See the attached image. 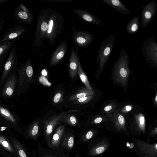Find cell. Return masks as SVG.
Listing matches in <instances>:
<instances>
[{"label": "cell", "instance_id": "cell-25", "mask_svg": "<svg viewBox=\"0 0 157 157\" xmlns=\"http://www.w3.org/2000/svg\"><path fill=\"white\" fill-rule=\"evenodd\" d=\"M72 11L79 18L88 23L97 25H100L102 24L101 20L84 10L73 9Z\"/></svg>", "mask_w": 157, "mask_h": 157}, {"label": "cell", "instance_id": "cell-8", "mask_svg": "<svg viewBox=\"0 0 157 157\" xmlns=\"http://www.w3.org/2000/svg\"><path fill=\"white\" fill-rule=\"evenodd\" d=\"M75 111H77L69 110L63 112L57 116L42 122V133L44 138L40 143L43 144L46 143L48 147L50 148V140L52 135L55 128L59 124L62 117L65 114Z\"/></svg>", "mask_w": 157, "mask_h": 157}, {"label": "cell", "instance_id": "cell-19", "mask_svg": "<svg viewBox=\"0 0 157 157\" xmlns=\"http://www.w3.org/2000/svg\"><path fill=\"white\" fill-rule=\"evenodd\" d=\"M42 132V122L37 119L28 126L24 132V135L25 137L37 141Z\"/></svg>", "mask_w": 157, "mask_h": 157}, {"label": "cell", "instance_id": "cell-37", "mask_svg": "<svg viewBox=\"0 0 157 157\" xmlns=\"http://www.w3.org/2000/svg\"><path fill=\"white\" fill-rule=\"evenodd\" d=\"M63 93L62 92H57L54 96L53 98V101L54 103H57L61 100L63 96Z\"/></svg>", "mask_w": 157, "mask_h": 157}, {"label": "cell", "instance_id": "cell-2", "mask_svg": "<svg viewBox=\"0 0 157 157\" xmlns=\"http://www.w3.org/2000/svg\"><path fill=\"white\" fill-rule=\"evenodd\" d=\"M64 24V20L62 15L51 8L48 29L45 37L50 44H53L57 37L61 33Z\"/></svg>", "mask_w": 157, "mask_h": 157}, {"label": "cell", "instance_id": "cell-18", "mask_svg": "<svg viewBox=\"0 0 157 157\" xmlns=\"http://www.w3.org/2000/svg\"><path fill=\"white\" fill-rule=\"evenodd\" d=\"M101 130L98 129L97 127L84 128L77 135L75 145H83L87 143L91 139L95 137Z\"/></svg>", "mask_w": 157, "mask_h": 157}, {"label": "cell", "instance_id": "cell-32", "mask_svg": "<svg viewBox=\"0 0 157 157\" xmlns=\"http://www.w3.org/2000/svg\"><path fill=\"white\" fill-rule=\"evenodd\" d=\"M78 74L81 80L85 85L86 87L90 90H93L88 81L87 77L83 71L81 67L80 59L79 60L78 62Z\"/></svg>", "mask_w": 157, "mask_h": 157}, {"label": "cell", "instance_id": "cell-41", "mask_svg": "<svg viewBox=\"0 0 157 157\" xmlns=\"http://www.w3.org/2000/svg\"><path fill=\"white\" fill-rule=\"evenodd\" d=\"M41 73L44 75H47L48 74L47 72L45 69H43L42 70Z\"/></svg>", "mask_w": 157, "mask_h": 157}, {"label": "cell", "instance_id": "cell-31", "mask_svg": "<svg viewBox=\"0 0 157 157\" xmlns=\"http://www.w3.org/2000/svg\"><path fill=\"white\" fill-rule=\"evenodd\" d=\"M93 90H90L86 88L78 90L75 94H73L70 97L69 100L72 101L75 100L93 95Z\"/></svg>", "mask_w": 157, "mask_h": 157}, {"label": "cell", "instance_id": "cell-39", "mask_svg": "<svg viewBox=\"0 0 157 157\" xmlns=\"http://www.w3.org/2000/svg\"><path fill=\"white\" fill-rule=\"evenodd\" d=\"M112 109V106L110 105H108L104 107V110L105 111L107 112L111 110Z\"/></svg>", "mask_w": 157, "mask_h": 157}, {"label": "cell", "instance_id": "cell-13", "mask_svg": "<svg viewBox=\"0 0 157 157\" xmlns=\"http://www.w3.org/2000/svg\"><path fill=\"white\" fill-rule=\"evenodd\" d=\"M157 9V4L154 1H151L144 5L141 14V28H145L152 20Z\"/></svg>", "mask_w": 157, "mask_h": 157}, {"label": "cell", "instance_id": "cell-14", "mask_svg": "<svg viewBox=\"0 0 157 157\" xmlns=\"http://www.w3.org/2000/svg\"><path fill=\"white\" fill-rule=\"evenodd\" d=\"M72 38L77 45L81 48H85L92 42L94 39V34L87 31L83 30H76L72 27Z\"/></svg>", "mask_w": 157, "mask_h": 157}, {"label": "cell", "instance_id": "cell-45", "mask_svg": "<svg viewBox=\"0 0 157 157\" xmlns=\"http://www.w3.org/2000/svg\"><path fill=\"white\" fill-rule=\"evenodd\" d=\"M155 101L156 103H157V95H156L155 98Z\"/></svg>", "mask_w": 157, "mask_h": 157}, {"label": "cell", "instance_id": "cell-27", "mask_svg": "<svg viewBox=\"0 0 157 157\" xmlns=\"http://www.w3.org/2000/svg\"><path fill=\"white\" fill-rule=\"evenodd\" d=\"M105 4L116 10L123 14H128L130 11L121 1L119 0H102Z\"/></svg>", "mask_w": 157, "mask_h": 157}, {"label": "cell", "instance_id": "cell-6", "mask_svg": "<svg viewBox=\"0 0 157 157\" xmlns=\"http://www.w3.org/2000/svg\"><path fill=\"white\" fill-rule=\"evenodd\" d=\"M17 89L18 92H24L30 84L33 77V70L31 62L29 59L22 64L19 67L18 71Z\"/></svg>", "mask_w": 157, "mask_h": 157}, {"label": "cell", "instance_id": "cell-12", "mask_svg": "<svg viewBox=\"0 0 157 157\" xmlns=\"http://www.w3.org/2000/svg\"><path fill=\"white\" fill-rule=\"evenodd\" d=\"M76 134L72 130L66 128L61 140L59 150L68 155L75 149Z\"/></svg>", "mask_w": 157, "mask_h": 157}, {"label": "cell", "instance_id": "cell-28", "mask_svg": "<svg viewBox=\"0 0 157 157\" xmlns=\"http://www.w3.org/2000/svg\"><path fill=\"white\" fill-rule=\"evenodd\" d=\"M0 114L9 121L15 129H17L20 132L18 128V122L14 115L7 109L0 105Z\"/></svg>", "mask_w": 157, "mask_h": 157}, {"label": "cell", "instance_id": "cell-46", "mask_svg": "<svg viewBox=\"0 0 157 157\" xmlns=\"http://www.w3.org/2000/svg\"><path fill=\"white\" fill-rule=\"evenodd\" d=\"M18 157V156H17V157Z\"/></svg>", "mask_w": 157, "mask_h": 157}, {"label": "cell", "instance_id": "cell-23", "mask_svg": "<svg viewBox=\"0 0 157 157\" xmlns=\"http://www.w3.org/2000/svg\"><path fill=\"white\" fill-rule=\"evenodd\" d=\"M75 45L76 52L74 48L72 47L69 64V74L72 79H74L78 74V62L80 59L78 52L77 45L76 44Z\"/></svg>", "mask_w": 157, "mask_h": 157}, {"label": "cell", "instance_id": "cell-24", "mask_svg": "<svg viewBox=\"0 0 157 157\" xmlns=\"http://www.w3.org/2000/svg\"><path fill=\"white\" fill-rule=\"evenodd\" d=\"M15 17L19 21L31 24L33 20V16L29 10L21 3L15 10Z\"/></svg>", "mask_w": 157, "mask_h": 157}, {"label": "cell", "instance_id": "cell-7", "mask_svg": "<svg viewBox=\"0 0 157 157\" xmlns=\"http://www.w3.org/2000/svg\"><path fill=\"white\" fill-rule=\"evenodd\" d=\"M133 149L139 157H157V142L133 138Z\"/></svg>", "mask_w": 157, "mask_h": 157}, {"label": "cell", "instance_id": "cell-33", "mask_svg": "<svg viewBox=\"0 0 157 157\" xmlns=\"http://www.w3.org/2000/svg\"><path fill=\"white\" fill-rule=\"evenodd\" d=\"M68 117V118H63L61 117L60 121L64 122L71 127L77 128L78 123L76 117L72 115H69Z\"/></svg>", "mask_w": 157, "mask_h": 157}, {"label": "cell", "instance_id": "cell-29", "mask_svg": "<svg viewBox=\"0 0 157 157\" xmlns=\"http://www.w3.org/2000/svg\"><path fill=\"white\" fill-rule=\"evenodd\" d=\"M140 26L139 17L135 16L129 21L126 26L125 29L128 33L134 34L138 32Z\"/></svg>", "mask_w": 157, "mask_h": 157}, {"label": "cell", "instance_id": "cell-21", "mask_svg": "<svg viewBox=\"0 0 157 157\" xmlns=\"http://www.w3.org/2000/svg\"><path fill=\"white\" fill-rule=\"evenodd\" d=\"M66 128L63 124L58 125L56 127L51 139L50 148L59 150L61 142Z\"/></svg>", "mask_w": 157, "mask_h": 157}, {"label": "cell", "instance_id": "cell-22", "mask_svg": "<svg viewBox=\"0 0 157 157\" xmlns=\"http://www.w3.org/2000/svg\"><path fill=\"white\" fill-rule=\"evenodd\" d=\"M37 149L38 157H71L62 150L43 147L41 143L38 144Z\"/></svg>", "mask_w": 157, "mask_h": 157}, {"label": "cell", "instance_id": "cell-38", "mask_svg": "<svg viewBox=\"0 0 157 157\" xmlns=\"http://www.w3.org/2000/svg\"><path fill=\"white\" fill-rule=\"evenodd\" d=\"M47 1H48L51 2H72L71 0H45Z\"/></svg>", "mask_w": 157, "mask_h": 157}, {"label": "cell", "instance_id": "cell-30", "mask_svg": "<svg viewBox=\"0 0 157 157\" xmlns=\"http://www.w3.org/2000/svg\"><path fill=\"white\" fill-rule=\"evenodd\" d=\"M10 136L16 150L18 156L28 157L26 150L21 143L12 135Z\"/></svg>", "mask_w": 157, "mask_h": 157}, {"label": "cell", "instance_id": "cell-20", "mask_svg": "<svg viewBox=\"0 0 157 157\" xmlns=\"http://www.w3.org/2000/svg\"><path fill=\"white\" fill-rule=\"evenodd\" d=\"M67 51V45L64 40L58 46L51 56L48 61L50 67L57 65L65 56Z\"/></svg>", "mask_w": 157, "mask_h": 157}, {"label": "cell", "instance_id": "cell-10", "mask_svg": "<svg viewBox=\"0 0 157 157\" xmlns=\"http://www.w3.org/2000/svg\"><path fill=\"white\" fill-rule=\"evenodd\" d=\"M106 129L114 133L123 134L128 137H131L128 130L127 128L125 118L121 114L115 115L112 120V124H105Z\"/></svg>", "mask_w": 157, "mask_h": 157}, {"label": "cell", "instance_id": "cell-36", "mask_svg": "<svg viewBox=\"0 0 157 157\" xmlns=\"http://www.w3.org/2000/svg\"><path fill=\"white\" fill-rule=\"evenodd\" d=\"M93 97V95L87 96L81 98L74 100L72 101L75 104H81L87 103Z\"/></svg>", "mask_w": 157, "mask_h": 157}, {"label": "cell", "instance_id": "cell-9", "mask_svg": "<svg viewBox=\"0 0 157 157\" xmlns=\"http://www.w3.org/2000/svg\"><path fill=\"white\" fill-rule=\"evenodd\" d=\"M144 59L153 68L157 66V43L155 38L150 37L145 40L141 49Z\"/></svg>", "mask_w": 157, "mask_h": 157}, {"label": "cell", "instance_id": "cell-44", "mask_svg": "<svg viewBox=\"0 0 157 157\" xmlns=\"http://www.w3.org/2000/svg\"><path fill=\"white\" fill-rule=\"evenodd\" d=\"M7 128V127L4 126L0 128V130L2 131H4Z\"/></svg>", "mask_w": 157, "mask_h": 157}, {"label": "cell", "instance_id": "cell-42", "mask_svg": "<svg viewBox=\"0 0 157 157\" xmlns=\"http://www.w3.org/2000/svg\"><path fill=\"white\" fill-rule=\"evenodd\" d=\"M132 107L130 105H127L125 106V110L127 111H129L131 110Z\"/></svg>", "mask_w": 157, "mask_h": 157}, {"label": "cell", "instance_id": "cell-1", "mask_svg": "<svg viewBox=\"0 0 157 157\" xmlns=\"http://www.w3.org/2000/svg\"><path fill=\"white\" fill-rule=\"evenodd\" d=\"M129 60L126 50L122 49L113 66V79L116 82L125 86L127 84L131 71L129 68Z\"/></svg>", "mask_w": 157, "mask_h": 157}, {"label": "cell", "instance_id": "cell-15", "mask_svg": "<svg viewBox=\"0 0 157 157\" xmlns=\"http://www.w3.org/2000/svg\"><path fill=\"white\" fill-rule=\"evenodd\" d=\"M16 71V68L14 69L10 73L9 75V76H8V78H6L5 82V84L2 85L3 88L1 92V94L2 97L4 98H11L15 92L17 82Z\"/></svg>", "mask_w": 157, "mask_h": 157}, {"label": "cell", "instance_id": "cell-3", "mask_svg": "<svg viewBox=\"0 0 157 157\" xmlns=\"http://www.w3.org/2000/svg\"><path fill=\"white\" fill-rule=\"evenodd\" d=\"M86 153L89 157L102 155L110 147V139L106 135L103 136L95 137L87 143Z\"/></svg>", "mask_w": 157, "mask_h": 157}, {"label": "cell", "instance_id": "cell-34", "mask_svg": "<svg viewBox=\"0 0 157 157\" xmlns=\"http://www.w3.org/2000/svg\"><path fill=\"white\" fill-rule=\"evenodd\" d=\"M14 42V41H6L0 44V57L4 55Z\"/></svg>", "mask_w": 157, "mask_h": 157}, {"label": "cell", "instance_id": "cell-47", "mask_svg": "<svg viewBox=\"0 0 157 157\" xmlns=\"http://www.w3.org/2000/svg\"></svg>", "mask_w": 157, "mask_h": 157}, {"label": "cell", "instance_id": "cell-40", "mask_svg": "<svg viewBox=\"0 0 157 157\" xmlns=\"http://www.w3.org/2000/svg\"><path fill=\"white\" fill-rule=\"evenodd\" d=\"M75 157H81L79 151L77 149H75Z\"/></svg>", "mask_w": 157, "mask_h": 157}, {"label": "cell", "instance_id": "cell-5", "mask_svg": "<svg viewBox=\"0 0 157 157\" xmlns=\"http://www.w3.org/2000/svg\"><path fill=\"white\" fill-rule=\"evenodd\" d=\"M116 40V36H107L101 43L98 53L96 63L99 64L98 73H101L110 57Z\"/></svg>", "mask_w": 157, "mask_h": 157}, {"label": "cell", "instance_id": "cell-4", "mask_svg": "<svg viewBox=\"0 0 157 157\" xmlns=\"http://www.w3.org/2000/svg\"><path fill=\"white\" fill-rule=\"evenodd\" d=\"M50 9L51 8H46L43 10L37 17L33 45L38 47L43 45V40L48 29Z\"/></svg>", "mask_w": 157, "mask_h": 157}, {"label": "cell", "instance_id": "cell-35", "mask_svg": "<svg viewBox=\"0 0 157 157\" xmlns=\"http://www.w3.org/2000/svg\"><path fill=\"white\" fill-rule=\"evenodd\" d=\"M149 132L148 137L150 140L152 139L154 140H157V127H152L150 125L149 128Z\"/></svg>", "mask_w": 157, "mask_h": 157}, {"label": "cell", "instance_id": "cell-17", "mask_svg": "<svg viewBox=\"0 0 157 157\" xmlns=\"http://www.w3.org/2000/svg\"><path fill=\"white\" fill-rule=\"evenodd\" d=\"M135 120L129 123L130 134L135 136L141 135L145 136L146 133L145 119L142 114H139Z\"/></svg>", "mask_w": 157, "mask_h": 157}, {"label": "cell", "instance_id": "cell-43", "mask_svg": "<svg viewBox=\"0 0 157 157\" xmlns=\"http://www.w3.org/2000/svg\"><path fill=\"white\" fill-rule=\"evenodd\" d=\"M8 0H0V5L2 4L5 2H7Z\"/></svg>", "mask_w": 157, "mask_h": 157}, {"label": "cell", "instance_id": "cell-16", "mask_svg": "<svg viewBox=\"0 0 157 157\" xmlns=\"http://www.w3.org/2000/svg\"><path fill=\"white\" fill-rule=\"evenodd\" d=\"M17 55L15 49H12L5 63L0 81V87L2 86L10 73L16 68Z\"/></svg>", "mask_w": 157, "mask_h": 157}, {"label": "cell", "instance_id": "cell-26", "mask_svg": "<svg viewBox=\"0 0 157 157\" xmlns=\"http://www.w3.org/2000/svg\"><path fill=\"white\" fill-rule=\"evenodd\" d=\"M27 29L24 27L17 26L9 30L0 39V42H4L19 37L26 31Z\"/></svg>", "mask_w": 157, "mask_h": 157}, {"label": "cell", "instance_id": "cell-11", "mask_svg": "<svg viewBox=\"0 0 157 157\" xmlns=\"http://www.w3.org/2000/svg\"><path fill=\"white\" fill-rule=\"evenodd\" d=\"M0 154L5 157L18 156L10 135L0 132Z\"/></svg>", "mask_w": 157, "mask_h": 157}]
</instances>
